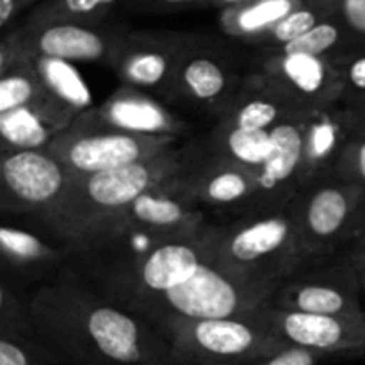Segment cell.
Returning a JSON list of instances; mask_svg holds the SVG:
<instances>
[{
    "mask_svg": "<svg viewBox=\"0 0 365 365\" xmlns=\"http://www.w3.org/2000/svg\"><path fill=\"white\" fill-rule=\"evenodd\" d=\"M29 303L36 335L61 365H184L152 323L96 294L70 271Z\"/></svg>",
    "mask_w": 365,
    "mask_h": 365,
    "instance_id": "6da1fadb",
    "label": "cell"
},
{
    "mask_svg": "<svg viewBox=\"0 0 365 365\" xmlns=\"http://www.w3.org/2000/svg\"><path fill=\"white\" fill-rule=\"evenodd\" d=\"M198 152L171 148L150 159L96 173H73L66 195L43 220L70 252L88 253L141 195L180 177Z\"/></svg>",
    "mask_w": 365,
    "mask_h": 365,
    "instance_id": "7a4b0ae2",
    "label": "cell"
},
{
    "mask_svg": "<svg viewBox=\"0 0 365 365\" xmlns=\"http://www.w3.org/2000/svg\"><path fill=\"white\" fill-rule=\"evenodd\" d=\"M212 260L246 284L278 289L310 264L292 202L280 209L252 210L223 227H210Z\"/></svg>",
    "mask_w": 365,
    "mask_h": 365,
    "instance_id": "3957f363",
    "label": "cell"
},
{
    "mask_svg": "<svg viewBox=\"0 0 365 365\" xmlns=\"http://www.w3.org/2000/svg\"><path fill=\"white\" fill-rule=\"evenodd\" d=\"M153 327L184 365H250L289 346L264 310L248 317H168Z\"/></svg>",
    "mask_w": 365,
    "mask_h": 365,
    "instance_id": "277c9868",
    "label": "cell"
},
{
    "mask_svg": "<svg viewBox=\"0 0 365 365\" xmlns=\"http://www.w3.org/2000/svg\"><path fill=\"white\" fill-rule=\"evenodd\" d=\"M212 259L210 225L196 235L163 239L145 252L121 257L110 264L103 277L106 298L123 309L163 294L192 277Z\"/></svg>",
    "mask_w": 365,
    "mask_h": 365,
    "instance_id": "5b68a950",
    "label": "cell"
},
{
    "mask_svg": "<svg viewBox=\"0 0 365 365\" xmlns=\"http://www.w3.org/2000/svg\"><path fill=\"white\" fill-rule=\"evenodd\" d=\"M274 291L277 289L246 284L228 274L210 259L184 284L163 294L141 299L127 310L152 324L168 317H248L262 312L269 305Z\"/></svg>",
    "mask_w": 365,
    "mask_h": 365,
    "instance_id": "8992f818",
    "label": "cell"
},
{
    "mask_svg": "<svg viewBox=\"0 0 365 365\" xmlns=\"http://www.w3.org/2000/svg\"><path fill=\"white\" fill-rule=\"evenodd\" d=\"M364 205V185L334 177L294 196L292 210L310 264L335 255L355 241Z\"/></svg>",
    "mask_w": 365,
    "mask_h": 365,
    "instance_id": "52a82bcc",
    "label": "cell"
},
{
    "mask_svg": "<svg viewBox=\"0 0 365 365\" xmlns=\"http://www.w3.org/2000/svg\"><path fill=\"white\" fill-rule=\"evenodd\" d=\"M178 138L145 135L114 128L89 127L77 120L46 145L73 173H96L150 159L175 148Z\"/></svg>",
    "mask_w": 365,
    "mask_h": 365,
    "instance_id": "ba28073f",
    "label": "cell"
},
{
    "mask_svg": "<svg viewBox=\"0 0 365 365\" xmlns=\"http://www.w3.org/2000/svg\"><path fill=\"white\" fill-rule=\"evenodd\" d=\"M359 274L348 250L309 264L284 282L269 299L271 309L307 314L356 316L360 305Z\"/></svg>",
    "mask_w": 365,
    "mask_h": 365,
    "instance_id": "9c48e42d",
    "label": "cell"
},
{
    "mask_svg": "<svg viewBox=\"0 0 365 365\" xmlns=\"http://www.w3.org/2000/svg\"><path fill=\"white\" fill-rule=\"evenodd\" d=\"M73 171L46 148L2 150L0 207L4 212L45 220L66 195Z\"/></svg>",
    "mask_w": 365,
    "mask_h": 365,
    "instance_id": "30bf717a",
    "label": "cell"
},
{
    "mask_svg": "<svg viewBox=\"0 0 365 365\" xmlns=\"http://www.w3.org/2000/svg\"><path fill=\"white\" fill-rule=\"evenodd\" d=\"M182 177V175H180ZM180 177L139 196L93 245L88 253L98 252L110 239L125 232H141L157 239L187 237L202 234L209 225L195 202L180 185Z\"/></svg>",
    "mask_w": 365,
    "mask_h": 365,
    "instance_id": "8fae6325",
    "label": "cell"
},
{
    "mask_svg": "<svg viewBox=\"0 0 365 365\" xmlns=\"http://www.w3.org/2000/svg\"><path fill=\"white\" fill-rule=\"evenodd\" d=\"M192 38L187 32L130 31L110 66L121 84L175 100L178 68Z\"/></svg>",
    "mask_w": 365,
    "mask_h": 365,
    "instance_id": "7c38bea8",
    "label": "cell"
},
{
    "mask_svg": "<svg viewBox=\"0 0 365 365\" xmlns=\"http://www.w3.org/2000/svg\"><path fill=\"white\" fill-rule=\"evenodd\" d=\"M257 71L303 114L342 103L341 70L330 59L309 53L264 52Z\"/></svg>",
    "mask_w": 365,
    "mask_h": 365,
    "instance_id": "4fadbf2b",
    "label": "cell"
},
{
    "mask_svg": "<svg viewBox=\"0 0 365 365\" xmlns=\"http://www.w3.org/2000/svg\"><path fill=\"white\" fill-rule=\"evenodd\" d=\"M25 46L32 57H56L70 63L113 64L130 29L125 24H78L61 21L45 25H20Z\"/></svg>",
    "mask_w": 365,
    "mask_h": 365,
    "instance_id": "5bb4252c",
    "label": "cell"
},
{
    "mask_svg": "<svg viewBox=\"0 0 365 365\" xmlns=\"http://www.w3.org/2000/svg\"><path fill=\"white\" fill-rule=\"evenodd\" d=\"M241 82L227 53L210 38L195 34L178 68L175 100L220 118Z\"/></svg>",
    "mask_w": 365,
    "mask_h": 365,
    "instance_id": "9a60e30c",
    "label": "cell"
},
{
    "mask_svg": "<svg viewBox=\"0 0 365 365\" xmlns=\"http://www.w3.org/2000/svg\"><path fill=\"white\" fill-rule=\"evenodd\" d=\"M264 317L289 346L323 356H365V314L334 316L264 309Z\"/></svg>",
    "mask_w": 365,
    "mask_h": 365,
    "instance_id": "2e32d148",
    "label": "cell"
},
{
    "mask_svg": "<svg viewBox=\"0 0 365 365\" xmlns=\"http://www.w3.org/2000/svg\"><path fill=\"white\" fill-rule=\"evenodd\" d=\"M180 185L200 205L253 210L259 200L257 171L212 152H198Z\"/></svg>",
    "mask_w": 365,
    "mask_h": 365,
    "instance_id": "e0dca14e",
    "label": "cell"
},
{
    "mask_svg": "<svg viewBox=\"0 0 365 365\" xmlns=\"http://www.w3.org/2000/svg\"><path fill=\"white\" fill-rule=\"evenodd\" d=\"M75 120L89 127L145 135L180 138L189 130V125L182 118L148 95V91L127 84H121L102 106L84 110Z\"/></svg>",
    "mask_w": 365,
    "mask_h": 365,
    "instance_id": "ac0fdd59",
    "label": "cell"
},
{
    "mask_svg": "<svg viewBox=\"0 0 365 365\" xmlns=\"http://www.w3.org/2000/svg\"><path fill=\"white\" fill-rule=\"evenodd\" d=\"M307 114L292 116L271 128L273 150L257 170L259 200L253 210L280 209L299 192V171L303 163Z\"/></svg>",
    "mask_w": 365,
    "mask_h": 365,
    "instance_id": "d6986e66",
    "label": "cell"
},
{
    "mask_svg": "<svg viewBox=\"0 0 365 365\" xmlns=\"http://www.w3.org/2000/svg\"><path fill=\"white\" fill-rule=\"evenodd\" d=\"M355 135L353 114L344 103L307 114L299 192L334 175L342 150Z\"/></svg>",
    "mask_w": 365,
    "mask_h": 365,
    "instance_id": "ffe728a7",
    "label": "cell"
},
{
    "mask_svg": "<svg viewBox=\"0 0 365 365\" xmlns=\"http://www.w3.org/2000/svg\"><path fill=\"white\" fill-rule=\"evenodd\" d=\"M282 93H278L259 71H252L242 78L237 93L230 100L217 121L245 128H267L271 130L284 120L302 116Z\"/></svg>",
    "mask_w": 365,
    "mask_h": 365,
    "instance_id": "44dd1931",
    "label": "cell"
},
{
    "mask_svg": "<svg viewBox=\"0 0 365 365\" xmlns=\"http://www.w3.org/2000/svg\"><path fill=\"white\" fill-rule=\"evenodd\" d=\"M302 2L303 0H246L221 11L220 25L230 38L253 45Z\"/></svg>",
    "mask_w": 365,
    "mask_h": 365,
    "instance_id": "7402d4cb",
    "label": "cell"
},
{
    "mask_svg": "<svg viewBox=\"0 0 365 365\" xmlns=\"http://www.w3.org/2000/svg\"><path fill=\"white\" fill-rule=\"evenodd\" d=\"M273 150V138L267 128H245L217 121L209 138V152L259 170Z\"/></svg>",
    "mask_w": 365,
    "mask_h": 365,
    "instance_id": "603a6c76",
    "label": "cell"
},
{
    "mask_svg": "<svg viewBox=\"0 0 365 365\" xmlns=\"http://www.w3.org/2000/svg\"><path fill=\"white\" fill-rule=\"evenodd\" d=\"M0 255L6 266L18 273L46 271L63 260L64 252L32 232L4 225L0 228Z\"/></svg>",
    "mask_w": 365,
    "mask_h": 365,
    "instance_id": "cb8c5ba5",
    "label": "cell"
},
{
    "mask_svg": "<svg viewBox=\"0 0 365 365\" xmlns=\"http://www.w3.org/2000/svg\"><path fill=\"white\" fill-rule=\"evenodd\" d=\"M32 61L46 91L68 107L75 116H81L84 110L91 109V93L73 63L39 56L32 57Z\"/></svg>",
    "mask_w": 365,
    "mask_h": 365,
    "instance_id": "d4e9b609",
    "label": "cell"
},
{
    "mask_svg": "<svg viewBox=\"0 0 365 365\" xmlns=\"http://www.w3.org/2000/svg\"><path fill=\"white\" fill-rule=\"evenodd\" d=\"M362 45L355 36L349 32L344 21L335 14L328 20L321 21L309 32H305L299 38L292 39L287 45L280 48L264 50V52H284V53H309V56L324 57L334 63H337L342 56L353 50L355 46Z\"/></svg>",
    "mask_w": 365,
    "mask_h": 365,
    "instance_id": "484cf974",
    "label": "cell"
},
{
    "mask_svg": "<svg viewBox=\"0 0 365 365\" xmlns=\"http://www.w3.org/2000/svg\"><path fill=\"white\" fill-rule=\"evenodd\" d=\"M335 14H337V0H303L287 16L274 24L266 34L260 36L253 45L262 46L264 50L280 48Z\"/></svg>",
    "mask_w": 365,
    "mask_h": 365,
    "instance_id": "4316f807",
    "label": "cell"
},
{
    "mask_svg": "<svg viewBox=\"0 0 365 365\" xmlns=\"http://www.w3.org/2000/svg\"><path fill=\"white\" fill-rule=\"evenodd\" d=\"M59 128L29 107L0 113V138L2 150L46 148Z\"/></svg>",
    "mask_w": 365,
    "mask_h": 365,
    "instance_id": "83f0119b",
    "label": "cell"
},
{
    "mask_svg": "<svg viewBox=\"0 0 365 365\" xmlns=\"http://www.w3.org/2000/svg\"><path fill=\"white\" fill-rule=\"evenodd\" d=\"M120 0H43L32 7L25 25L61 24V21H78V24H96L107 20Z\"/></svg>",
    "mask_w": 365,
    "mask_h": 365,
    "instance_id": "f1b7e54d",
    "label": "cell"
},
{
    "mask_svg": "<svg viewBox=\"0 0 365 365\" xmlns=\"http://www.w3.org/2000/svg\"><path fill=\"white\" fill-rule=\"evenodd\" d=\"M0 335H36L31 303L29 299H21L7 280L0 284Z\"/></svg>",
    "mask_w": 365,
    "mask_h": 365,
    "instance_id": "f546056e",
    "label": "cell"
},
{
    "mask_svg": "<svg viewBox=\"0 0 365 365\" xmlns=\"http://www.w3.org/2000/svg\"><path fill=\"white\" fill-rule=\"evenodd\" d=\"M0 365H61V362L38 335H0Z\"/></svg>",
    "mask_w": 365,
    "mask_h": 365,
    "instance_id": "4dcf8cb0",
    "label": "cell"
},
{
    "mask_svg": "<svg viewBox=\"0 0 365 365\" xmlns=\"http://www.w3.org/2000/svg\"><path fill=\"white\" fill-rule=\"evenodd\" d=\"M341 70L344 95L342 103L348 107L359 106L365 100V45L355 46L335 63Z\"/></svg>",
    "mask_w": 365,
    "mask_h": 365,
    "instance_id": "1f68e13d",
    "label": "cell"
},
{
    "mask_svg": "<svg viewBox=\"0 0 365 365\" xmlns=\"http://www.w3.org/2000/svg\"><path fill=\"white\" fill-rule=\"evenodd\" d=\"M331 177L365 187V135H355L346 145Z\"/></svg>",
    "mask_w": 365,
    "mask_h": 365,
    "instance_id": "d6a6232c",
    "label": "cell"
},
{
    "mask_svg": "<svg viewBox=\"0 0 365 365\" xmlns=\"http://www.w3.org/2000/svg\"><path fill=\"white\" fill-rule=\"evenodd\" d=\"M31 59L32 56L25 46L20 27L4 31L2 39H0V73H6L11 68L20 66Z\"/></svg>",
    "mask_w": 365,
    "mask_h": 365,
    "instance_id": "836d02e7",
    "label": "cell"
},
{
    "mask_svg": "<svg viewBox=\"0 0 365 365\" xmlns=\"http://www.w3.org/2000/svg\"><path fill=\"white\" fill-rule=\"evenodd\" d=\"M321 353L310 351V349L299 348V346H287L280 351L267 355L264 359L250 365H319L321 360H324Z\"/></svg>",
    "mask_w": 365,
    "mask_h": 365,
    "instance_id": "e575fe53",
    "label": "cell"
},
{
    "mask_svg": "<svg viewBox=\"0 0 365 365\" xmlns=\"http://www.w3.org/2000/svg\"><path fill=\"white\" fill-rule=\"evenodd\" d=\"M337 16L353 36L365 45V0H337Z\"/></svg>",
    "mask_w": 365,
    "mask_h": 365,
    "instance_id": "d590c367",
    "label": "cell"
},
{
    "mask_svg": "<svg viewBox=\"0 0 365 365\" xmlns=\"http://www.w3.org/2000/svg\"><path fill=\"white\" fill-rule=\"evenodd\" d=\"M125 2L134 9L157 13V11H175L191 6H207V4H210V0H125Z\"/></svg>",
    "mask_w": 365,
    "mask_h": 365,
    "instance_id": "8d00e7d4",
    "label": "cell"
},
{
    "mask_svg": "<svg viewBox=\"0 0 365 365\" xmlns=\"http://www.w3.org/2000/svg\"><path fill=\"white\" fill-rule=\"evenodd\" d=\"M43 0H0V27L7 31L9 25L20 16L24 11L32 9Z\"/></svg>",
    "mask_w": 365,
    "mask_h": 365,
    "instance_id": "74e56055",
    "label": "cell"
},
{
    "mask_svg": "<svg viewBox=\"0 0 365 365\" xmlns=\"http://www.w3.org/2000/svg\"><path fill=\"white\" fill-rule=\"evenodd\" d=\"M349 257H351V262L355 266L356 274H359V280L362 289H365V239L364 241H355L349 245L348 248Z\"/></svg>",
    "mask_w": 365,
    "mask_h": 365,
    "instance_id": "f35d334b",
    "label": "cell"
},
{
    "mask_svg": "<svg viewBox=\"0 0 365 365\" xmlns=\"http://www.w3.org/2000/svg\"><path fill=\"white\" fill-rule=\"evenodd\" d=\"M349 110H351L353 121H355L356 135H365V100L364 102H360L359 106L349 107Z\"/></svg>",
    "mask_w": 365,
    "mask_h": 365,
    "instance_id": "ab89813d",
    "label": "cell"
},
{
    "mask_svg": "<svg viewBox=\"0 0 365 365\" xmlns=\"http://www.w3.org/2000/svg\"><path fill=\"white\" fill-rule=\"evenodd\" d=\"M242 2H246V0H210V4H212V6L221 7V9H227V7L239 6V4H242Z\"/></svg>",
    "mask_w": 365,
    "mask_h": 365,
    "instance_id": "60d3db41",
    "label": "cell"
},
{
    "mask_svg": "<svg viewBox=\"0 0 365 365\" xmlns=\"http://www.w3.org/2000/svg\"><path fill=\"white\" fill-rule=\"evenodd\" d=\"M365 239V205H364V212H362V220H360V228H359V234H356L355 241H364ZM353 241V242H355Z\"/></svg>",
    "mask_w": 365,
    "mask_h": 365,
    "instance_id": "b9f144b4",
    "label": "cell"
}]
</instances>
